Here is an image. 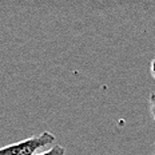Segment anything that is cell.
<instances>
[{
	"mask_svg": "<svg viewBox=\"0 0 155 155\" xmlns=\"http://www.w3.org/2000/svg\"><path fill=\"white\" fill-rule=\"evenodd\" d=\"M56 137L50 131H43L39 135H34L8 146L0 147V155H36L38 151L52 146Z\"/></svg>",
	"mask_w": 155,
	"mask_h": 155,
	"instance_id": "obj_1",
	"label": "cell"
},
{
	"mask_svg": "<svg viewBox=\"0 0 155 155\" xmlns=\"http://www.w3.org/2000/svg\"><path fill=\"white\" fill-rule=\"evenodd\" d=\"M64 154H66V148L63 146H60V144H54L50 150L44 151V153H41V154H36V155H64Z\"/></svg>",
	"mask_w": 155,
	"mask_h": 155,
	"instance_id": "obj_2",
	"label": "cell"
},
{
	"mask_svg": "<svg viewBox=\"0 0 155 155\" xmlns=\"http://www.w3.org/2000/svg\"><path fill=\"white\" fill-rule=\"evenodd\" d=\"M148 103H150V111H151V115H153L154 120H155V92H153L148 98Z\"/></svg>",
	"mask_w": 155,
	"mask_h": 155,
	"instance_id": "obj_3",
	"label": "cell"
},
{
	"mask_svg": "<svg viewBox=\"0 0 155 155\" xmlns=\"http://www.w3.org/2000/svg\"><path fill=\"white\" fill-rule=\"evenodd\" d=\"M150 72H151V75H153V78L155 79V59L150 63Z\"/></svg>",
	"mask_w": 155,
	"mask_h": 155,
	"instance_id": "obj_4",
	"label": "cell"
},
{
	"mask_svg": "<svg viewBox=\"0 0 155 155\" xmlns=\"http://www.w3.org/2000/svg\"><path fill=\"white\" fill-rule=\"evenodd\" d=\"M154 150H155V144H154Z\"/></svg>",
	"mask_w": 155,
	"mask_h": 155,
	"instance_id": "obj_5",
	"label": "cell"
}]
</instances>
